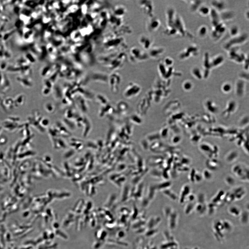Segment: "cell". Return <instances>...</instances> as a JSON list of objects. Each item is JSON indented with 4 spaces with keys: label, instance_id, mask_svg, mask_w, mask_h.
I'll list each match as a JSON object with an SVG mask.
<instances>
[{
    "label": "cell",
    "instance_id": "8d00e7d4",
    "mask_svg": "<svg viewBox=\"0 0 249 249\" xmlns=\"http://www.w3.org/2000/svg\"><path fill=\"white\" fill-rule=\"evenodd\" d=\"M204 195L202 194H200L198 196V200L199 202H200V204H202V203H204V202L205 201L204 199Z\"/></svg>",
    "mask_w": 249,
    "mask_h": 249
},
{
    "label": "cell",
    "instance_id": "9a60e30c",
    "mask_svg": "<svg viewBox=\"0 0 249 249\" xmlns=\"http://www.w3.org/2000/svg\"><path fill=\"white\" fill-rule=\"evenodd\" d=\"M242 167L241 165L239 164L236 165L233 168V172L236 174L237 176L243 179V177H244V179H247L246 174H245V172L247 171V170H245Z\"/></svg>",
    "mask_w": 249,
    "mask_h": 249
},
{
    "label": "cell",
    "instance_id": "484cf974",
    "mask_svg": "<svg viewBox=\"0 0 249 249\" xmlns=\"http://www.w3.org/2000/svg\"><path fill=\"white\" fill-rule=\"evenodd\" d=\"M229 211L230 214L233 216H238L241 213L240 209L238 207L235 206L230 207Z\"/></svg>",
    "mask_w": 249,
    "mask_h": 249
},
{
    "label": "cell",
    "instance_id": "7a4b0ae2",
    "mask_svg": "<svg viewBox=\"0 0 249 249\" xmlns=\"http://www.w3.org/2000/svg\"><path fill=\"white\" fill-rule=\"evenodd\" d=\"M248 39V35L246 33H243L236 37H232L223 45V47L225 50L228 51L231 48L238 47L246 43Z\"/></svg>",
    "mask_w": 249,
    "mask_h": 249
},
{
    "label": "cell",
    "instance_id": "ba28073f",
    "mask_svg": "<svg viewBox=\"0 0 249 249\" xmlns=\"http://www.w3.org/2000/svg\"><path fill=\"white\" fill-rule=\"evenodd\" d=\"M198 53V47L196 45H191L180 53L179 58L180 60H184L190 57L196 56Z\"/></svg>",
    "mask_w": 249,
    "mask_h": 249
},
{
    "label": "cell",
    "instance_id": "f1b7e54d",
    "mask_svg": "<svg viewBox=\"0 0 249 249\" xmlns=\"http://www.w3.org/2000/svg\"><path fill=\"white\" fill-rule=\"evenodd\" d=\"M202 176L207 180H210L212 178V172L209 170H205L203 172Z\"/></svg>",
    "mask_w": 249,
    "mask_h": 249
},
{
    "label": "cell",
    "instance_id": "5bb4252c",
    "mask_svg": "<svg viewBox=\"0 0 249 249\" xmlns=\"http://www.w3.org/2000/svg\"><path fill=\"white\" fill-rule=\"evenodd\" d=\"M221 21L222 22L229 21L232 20L235 17V14L232 11H227L225 10L220 13Z\"/></svg>",
    "mask_w": 249,
    "mask_h": 249
},
{
    "label": "cell",
    "instance_id": "e0dca14e",
    "mask_svg": "<svg viewBox=\"0 0 249 249\" xmlns=\"http://www.w3.org/2000/svg\"><path fill=\"white\" fill-rule=\"evenodd\" d=\"M203 67H204L205 72H209L211 68H212L211 64V59L209 56L208 53H205L204 56L203 61Z\"/></svg>",
    "mask_w": 249,
    "mask_h": 249
},
{
    "label": "cell",
    "instance_id": "d6986e66",
    "mask_svg": "<svg viewBox=\"0 0 249 249\" xmlns=\"http://www.w3.org/2000/svg\"><path fill=\"white\" fill-rule=\"evenodd\" d=\"M208 28L206 26L202 25L199 28L197 33L199 37L204 38L208 34Z\"/></svg>",
    "mask_w": 249,
    "mask_h": 249
},
{
    "label": "cell",
    "instance_id": "277c9868",
    "mask_svg": "<svg viewBox=\"0 0 249 249\" xmlns=\"http://www.w3.org/2000/svg\"><path fill=\"white\" fill-rule=\"evenodd\" d=\"M228 55L229 58L231 60L237 63H241L244 62L247 57L244 53L239 52L238 47L231 48L228 50Z\"/></svg>",
    "mask_w": 249,
    "mask_h": 249
},
{
    "label": "cell",
    "instance_id": "52a82bcc",
    "mask_svg": "<svg viewBox=\"0 0 249 249\" xmlns=\"http://www.w3.org/2000/svg\"><path fill=\"white\" fill-rule=\"evenodd\" d=\"M138 42L144 51H149L153 47L154 39L152 36L146 34L141 35L138 38Z\"/></svg>",
    "mask_w": 249,
    "mask_h": 249
},
{
    "label": "cell",
    "instance_id": "3957f363",
    "mask_svg": "<svg viewBox=\"0 0 249 249\" xmlns=\"http://www.w3.org/2000/svg\"><path fill=\"white\" fill-rule=\"evenodd\" d=\"M137 3L141 11L148 17L154 16V6L152 1H139Z\"/></svg>",
    "mask_w": 249,
    "mask_h": 249
},
{
    "label": "cell",
    "instance_id": "83f0119b",
    "mask_svg": "<svg viewBox=\"0 0 249 249\" xmlns=\"http://www.w3.org/2000/svg\"><path fill=\"white\" fill-rule=\"evenodd\" d=\"M224 192L223 191H220L218 192L217 194L213 199L212 202L214 203H217L222 200V197L224 195Z\"/></svg>",
    "mask_w": 249,
    "mask_h": 249
},
{
    "label": "cell",
    "instance_id": "6da1fadb",
    "mask_svg": "<svg viewBox=\"0 0 249 249\" xmlns=\"http://www.w3.org/2000/svg\"><path fill=\"white\" fill-rule=\"evenodd\" d=\"M149 58L148 53L138 47H132L129 51V59L133 63L142 62L146 61Z\"/></svg>",
    "mask_w": 249,
    "mask_h": 249
},
{
    "label": "cell",
    "instance_id": "836d02e7",
    "mask_svg": "<svg viewBox=\"0 0 249 249\" xmlns=\"http://www.w3.org/2000/svg\"><path fill=\"white\" fill-rule=\"evenodd\" d=\"M196 171L195 169H193L192 171H191L190 174V180L192 182H195L194 178L195 174L196 173Z\"/></svg>",
    "mask_w": 249,
    "mask_h": 249
},
{
    "label": "cell",
    "instance_id": "8992f818",
    "mask_svg": "<svg viewBox=\"0 0 249 249\" xmlns=\"http://www.w3.org/2000/svg\"><path fill=\"white\" fill-rule=\"evenodd\" d=\"M226 28L222 22L215 27H213L211 33L212 39L215 41H217L222 38L226 32Z\"/></svg>",
    "mask_w": 249,
    "mask_h": 249
},
{
    "label": "cell",
    "instance_id": "cb8c5ba5",
    "mask_svg": "<svg viewBox=\"0 0 249 249\" xmlns=\"http://www.w3.org/2000/svg\"><path fill=\"white\" fill-rule=\"evenodd\" d=\"M192 71V74L196 78L200 79L202 78V72L198 67H193Z\"/></svg>",
    "mask_w": 249,
    "mask_h": 249
},
{
    "label": "cell",
    "instance_id": "44dd1931",
    "mask_svg": "<svg viewBox=\"0 0 249 249\" xmlns=\"http://www.w3.org/2000/svg\"><path fill=\"white\" fill-rule=\"evenodd\" d=\"M202 2L201 1H191L190 7V10L193 12L198 11L199 8L203 4Z\"/></svg>",
    "mask_w": 249,
    "mask_h": 249
},
{
    "label": "cell",
    "instance_id": "30bf717a",
    "mask_svg": "<svg viewBox=\"0 0 249 249\" xmlns=\"http://www.w3.org/2000/svg\"><path fill=\"white\" fill-rule=\"evenodd\" d=\"M177 15L174 8L171 6L167 7L165 10V15L166 24L172 22Z\"/></svg>",
    "mask_w": 249,
    "mask_h": 249
},
{
    "label": "cell",
    "instance_id": "d4e9b609",
    "mask_svg": "<svg viewBox=\"0 0 249 249\" xmlns=\"http://www.w3.org/2000/svg\"><path fill=\"white\" fill-rule=\"evenodd\" d=\"M162 62L165 66L169 67H172L174 63V60L172 58L168 57H165Z\"/></svg>",
    "mask_w": 249,
    "mask_h": 249
},
{
    "label": "cell",
    "instance_id": "4316f807",
    "mask_svg": "<svg viewBox=\"0 0 249 249\" xmlns=\"http://www.w3.org/2000/svg\"><path fill=\"white\" fill-rule=\"evenodd\" d=\"M200 148L203 152L209 153V154H210V152L212 151V148L209 145L206 144H202L200 146Z\"/></svg>",
    "mask_w": 249,
    "mask_h": 249
},
{
    "label": "cell",
    "instance_id": "ac0fdd59",
    "mask_svg": "<svg viewBox=\"0 0 249 249\" xmlns=\"http://www.w3.org/2000/svg\"><path fill=\"white\" fill-rule=\"evenodd\" d=\"M211 9L208 6L202 4L201 5L197 11L198 13L203 17H206L210 15Z\"/></svg>",
    "mask_w": 249,
    "mask_h": 249
},
{
    "label": "cell",
    "instance_id": "4fadbf2b",
    "mask_svg": "<svg viewBox=\"0 0 249 249\" xmlns=\"http://www.w3.org/2000/svg\"><path fill=\"white\" fill-rule=\"evenodd\" d=\"M224 57L222 55H219L211 59V64L212 68H215L220 66L224 62Z\"/></svg>",
    "mask_w": 249,
    "mask_h": 249
},
{
    "label": "cell",
    "instance_id": "74e56055",
    "mask_svg": "<svg viewBox=\"0 0 249 249\" xmlns=\"http://www.w3.org/2000/svg\"><path fill=\"white\" fill-rule=\"evenodd\" d=\"M245 17H247V19L248 20L249 19V11L248 10V11L246 12L245 13Z\"/></svg>",
    "mask_w": 249,
    "mask_h": 249
},
{
    "label": "cell",
    "instance_id": "7c38bea8",
    "mask_svg": "<svg viewBox=\"0 0 249 249\" xmlns=\"http://www.w3.org/2000/svg\"><path fill=\"white\" fill-rule=\"evenodd\" d=\"M211 5L212 9H215L219 13L222 12L225 10L226 4L224 1H211Z\"/></svg>",
    "mask_w": 249,
    "mask_h": 249
},
{
    "label": "cell",
    "instance_id": "e575fe53",
    "mask_svg": "<svg viewBox=\"0 0 249 249\" xmlns=\"http://www.w3.org/2000/svg\"><path fill=\"white\" fill-rule=\"evenodd\" d=\"M194 207V205L192 203H190L187 206L185 211H186V213L187 212H189L192 211Z\"/></svg>",
    "mask_w": 249,
    "mask_h": 249
},
{
    "label": "cell",
    "instance_id": "5b68a950",
    "mask_svg": "<svg viewBox=\"0 0 249 249\" xmlns=\"http://www.w3.org/2000/svg\"><path fill=\"white\" fill-rule=\"evenodd\" d=\"M161 24L160 19L154 16L149 17L146 21V27L149 33H153L158 31Z\"/></svg>",
    "mask_w": 249,
    "mask_h": 249
},
{
    "label": "cell",
    "instance_id": "603a6c76",
    "mask_svg": "<svg viewBox=\"0 0 249 249\" xmlns=\"http://www.w3.org/2000/svg\"><path fill=\"white\" fill-rule=\"evenodd\" d=\"M229 32L232 37H236L240 34V29L238 25H233L230 27Z\"/></svg>",
    "mask_w": 249,
    "mask_h": 249
},
{
    "label": "cell",
    "instance_id": "d590c367",
    "mask_svg": "<svg viewBox=\"0 0 249 249\" xmlns=\"http://www.w3.org/2000/svg\"><path fill=\"white\" fill-rule=\"evenodd\" d=\"M187 199H188L189 202H192L195 200V196L194 194H190L187 196Z\"/></svg>",
    "mask_w": 249,
    "mask_h": 249
},
{
    "label": "cell",
    "instance_id": "9c48e42d",
    "mask_svg": "<svg viewBox=\"0 0 249 249\" xmlns=\"http://www.w3.org/2000/svg\"><path fill=\"white\" fill-rule=\"evenodd\" d=\"M148 54L149 58L153 60H158L164 55L165 50L164 48L160 46L153 47L149 50Z\"/></svg>",
    "mask_w": 249,
    "mask_h": 249
},
{
    "label": "cell",
    "instance_id": "d6a6232c",
    "mask_svg": "<svg viewBox=\"0 0 249 249\" xmlns=\"http://www.w3.org/2000/svg\"><path fill=\"white\" fill-rule=\"evenodd\" d=\"M203 178L202 174L196 172L195 174L194 181L197 182H200L202 181Z\"/></svg>",
    "mask_w": 249,
    "mask_h": 249
},
{
    "label": "cell",
    "instance_id": "2e32d148",
    "mask_svg": "<svg viewBox=\"0 0 249 249\" xmlns=\"http://www.w3.org/2000/svg\"><path fill=\"white\" fill-rule=\"evenodd\" d=\"M114 12L116 17L123 18L126 14L127 9L124 6L119 5L115 7Z\"/></svg>",
    "mask_w": 249,
    "mask_h": 249
},
{
    "label": "cell",
    "instance_id": "7402d4cb",
    "mask_svg": "<svg viewBox=\"0 0 249 249\" xmlns=\"http://www.w3.org/2000/svg\"><path fill=\"white\" fill-rule=\"evenodd\" d=\"M238 156V152L236 151H232L227 155L226 160L228 162H232L236 160Z\"/></svg>",
    "mask_w": 249,
    "mask_h": 249
},
{
    "label": "cell",
    "instance_id": "4dcf8cb0",
    "mask_svg": "<svg viewBox=\"0 0 249 249\" xmlns=\"http://www.w3.org/2000/svg\"><path fill=\"white\" fill-rule=\"evenodd\" d=\"M222 88L224 92L226 93H229L232 89V85L230 83H226L223 85Z\"/></svg>",
    "mask_w": 249,
    "mask_h": 249
},
{
    "label": "cell",
    "instance_id": "f546056e",
    "mask_svg": "<svg viewBox=\"0 0 249 249\" xmlns=\"http://www.w3.org/2000/svg\"><path fill=\"white\" fill-rule=\"evenodd\" d=\"M225 181L227 184L231 186H233L235 183V179L233 177L230 176L226 177Z\"/></svg>",
    "mask_w": 249,
    "mask_h": 249
},
{
    "label": "cell",
    "instance_id": "1f68e13d",
    "mask_svg": "<svg viewBox=\"0 0 249 249\" xmlns=\"http://www.w3.org/2000/svg\"><path fill=\"white\" fill-rule=\"evenodd\" d=\"M183 85H184V89L186 90H190L192 87V82L189 81H185Z\"/></svg>",
    "mask_w": 249,
    "mask_h": 249
},
{
    "label": "cell",
    "instance_id": "ffe728a7",
    "mask_svg": "<svg viewBox=\"0 0 249 249\" xmlns=\"http://www.w3.org/2000/svg\"><path fill=\"white\" fill-rule=\"evenodd\" d=\"M190 187L189 185H186L182 189V192H181V202L183 203L184 202L185 198L190 194Z\"/></svg>",
    "mask_w": 249,
    "mask_h": 249
},
{
    "label": "cell",
    "instance_id": "8fae6325",
    "mask_svg": "<svg viewBox=\"0 0 249 249\" xmlns=\"http://www.w3.org/2000/svg\"><path fill=\"white\" fill-rule=\"evenodd\" d=\"M210 15L213 27H215L222 22L220 19V13L212 8L211 9Z\"/></svg>",
    "mask_w": 249,
    "mask_h": 249
}]
</instances>
